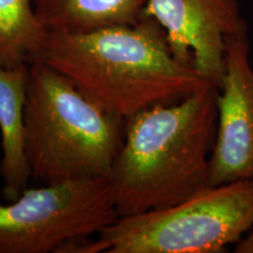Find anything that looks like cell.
I'll return each mask as SVG.
<instances>
[{
  "instance_id": "cell-1",
  "label": "cell",
  "mask_w": 253,
  "mask_h": 253,
  "mask_svg": "<svg viewBox=\"0 0 253 253\" xmlns=\"http://www.w3.org/2000/svg\"><path fill=\"white\" fill-rule=\"evenodd\" d=\"M33 61L53 68L91 102L126 120L209 84L175 58L164 28L144 14L130 25L48 32Z\"/></svg>"
},
{
  "instance_id": "cell-2",
  "label": "cell",
  "mask_w": 253,
  "mask_h": 253,
  "mask_svg": "<svg viewBox=\"0 0 253 253\" xmlns=\"http://www.w3.org/2000/svg\"><path fill=\"white\" fill-rule=\"evenodd\" d=\"M218 95L219 88L209 82L184 99L126 120L108 179L119 217L172 207L210 186Z\"/></svg>"
},
{
  "instance_id": "cell-3",
  "label": "cell",
  "mask_w": 253,
  "mask_h": 253,
  "mask_svg": "<svg viewBox=\"0 0 253 253\" xmlns=\"http://www.w3.org/2000/svg\"><path fill=\"white\" fill-rule=\"evenodd\" d=\"M126 126V119L91 102L53 68L28 63L25 140L33 179H109Z\"/></svg>"
},
{
  "instance_id": "cell-4",
  "label": "cell",
  "mask_w": 253,
  "mask_h": 253,
  "mask_svg": "<svg viewBox=\"0 0 253 253\" xmlns=\"http://www.w3.org/2000/svg\"><path fill=\"white\" fill-rule=\"evenodd\" d=\"M253 229V181L208 186L172 205L120 217L68 253H220Z\"/></svg>"
},
{
  "instance_id": "cell-5",
  "label": "cell",
  "mask_w": 253,
  "mask_h": 253,
  "mask_svg": "<svg viewBox=\"0 0 253 253\" xmlns=\"http://www.w3.org/2000/svg\"><path fill=\"white\" fill-rule=\"evenodd\" d=\"M119 218L108 179L26 189L0 204V253H68Z\"/></svg>"
},
{
  "instance_id": "cell-6",
  "label": "cell",
  "mask_w": 253,
  "mask_h": 253,
  "mask_svg": "<svg viewBox=\"0 0 253 253\" xmlns=\"http://www.w3.org/2000/svg\"><path fill=\"white\" fill-rule=\"evenodd\" d=\"M143 14L164 28L179 62L220 88L226 38L248 33L238 0H147Z\"/></svg>"
},
{
  "instance_id": "cell-7",
  "label": "cell",
  "mask_w": 253,
  "mask_h": 253,
  "mask_svg": "<svg viewBox=\"0 0 253 253\" xmlns=\"http://www.w3.org/2000/svg\"><path fill=\"white\" fill-rule=\"evenodd\" d=\"M253 181V67L248 33L226 38L209 184Z\"/></svg>"
},
{
  "instance_id": "cell-8",
  "label": "cell",
  "mask_w": 253,
  "mask_h": 253,
  "mask_svg": "<svg viewBox=\"0 0 253 253\" xmlns=\"http://www.w3.org/2000/svg\"><path fill=\"white\" fill-rule=\"evenodd\" d=\"M28 65L0 68V132L2 197L17 199L27 189L31 169L25 140V106L27 97Z\"/></svg>"
},
{
  "instance_id": "cell-9",
  "label": "cell",
  "mask_w": 253,
  "mask_h": 253,
  "mask_svg": "<svg viewBox=\"0 0 253 253\" xmlns=\"http://www.w3.org/2000/svg\"><path fill=\"white\" fill-rule=\"evenodd\" d=\"M147 0H33L47 32H89L130 25L143 15Z\"/></svg>"
},
{
  "instance_id": "cell-10",
  "label": "cell",
  "mask_w": 253,
  "mask_h": 253,
  "mask_svg": "<svg viewBox=\"0 0 253 253\" xmlns=\"http://www.w3.org/2000/svg\"><path fill=\"white\" fill-rule=\"evenodd\" d=\"M48 32L33 0H0V68L26 66L39 54Z\"/></svg>"
},
{
  "instance_id": "cell-11",
  "label": "cell",
  "mask_w": 253,
  "mask_h": 253,
  "mask_svg": "<svg viewBox=\"0 0 253 253\" xmlns=\"http://www.w3.org/2000/svg\"><path fill=\"white\" fill-rule=\"evenodd\" d=\"M236 253H253V229L235 245Z\"/></svg>"
}]
</instances>
